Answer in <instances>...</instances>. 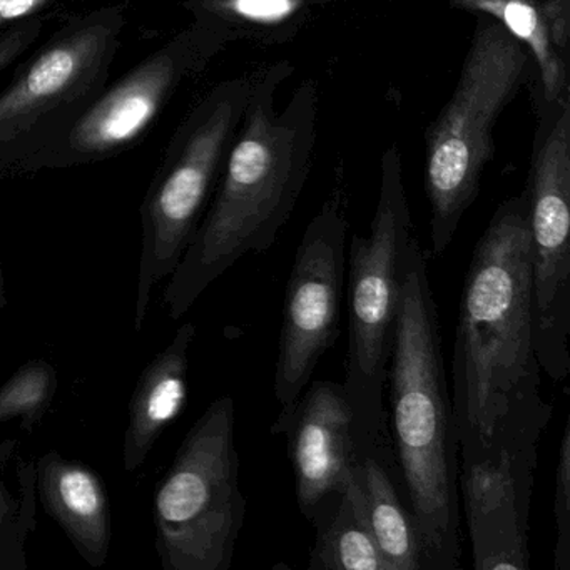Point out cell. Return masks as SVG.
I'll use <instances>...</instances> for the list:
<instances>
[{
	"label": "cell",
	"instance_id": "6",
	"mask_svg": "<svg viewBox=\"0 0 570 570\" xmlns=\"http://www.w3.org/2000/svg\"><path fill=\"white\" fill-rule=\"evenodd\" d=\"M233 396L216 399L186 433L156 487V552L165 570H228L246 517Z\"/></svg>",
	"mask_w": 570,
	"mask_h": 570
},
{
	"label": "cell",
	"instance_id": "12",
	"mask_svg": "<svg viewBox=\"0 0 570 570\" xmlns=\"http://www.w3.org/2000/svg\"><path fill=\"white\" fill-rule=\"evenodd\" d=\"M537 449L459 460L460 515L476 570L530 569V505Z\"/></svg>",
	"mask_w": 570,
	"mask_h": 570
},
{
	"label": "cell",
	"instance_id": "9",
	"mask_svg": "<svg viewBox=\"0 0 570 570\" xmlns=\"http://www.w3.org/2000/svg\"><path fill=\"white\" fill-rule=\"evenodd\" d=\"M222 46L195 24L179 32L115 85L106 86L58 141L22 166L19 176L95 165L132 148L183 82L205 69Z\"/></svg>",
	"mask_w": 570,
	"mask_h": 570
},
{
	"label": "cell",
	"instance_id": "11",
	"mask_svg": "<svg viewBox=\"0 0 570 570\" xmlns=\"http://www.w3.org/2000/svg\"><path fill=\"white\" fill-rule=\"evenodd\" d=\"M346 225L340 195L323 203L303 233L286 283L275 368L276 402L288 406L312 382L340 335L346 282Z\"/></svg>",
	"mask_w": 570,
	"mask_h": 570
},
{
	"label": "cell",
	"instance_id": "25",
	"mask_svg": "<svg viewBox=\"0 0 570 570\" xmlns=\"http://www.w3.org/2000/svg\"><path fill=\"white\" fill-rule=\"evenodd\" d=\"M16 446H18L16 440H8V442L0 443V469L8 466V463L11 462L16 453Z\"/></svg>",
	"mask_w": 570,
	"mask_h": 570
},
{
	"label": "cell",
	"instance_id": "5",
	"mask_svg": "<svg viewBox=\"0 0 570 570\" xmlns=\"http://www.w3.org/2000/svg\"><path fill=\"white\" fill-rule=\"evenodd\" d=\"M529 56L499 21L480 19L452 99L426 142L425 189L435 255L449 248L479 195L483 168L495 149L497 118L517 95Z\"/></svg>",
	"mask_w": 570,
	"mask_h": 570
},
{
	"label": "cell",
	"instance_id": "2",
	"mask_svg": "<svg viewBox=\"0 0 570 570\" xmlns=\"http://www.w3.org/2000/svg\"><path fill=\"white\" fill-rule=\"evenodd\" d=\"M288 71L279 65L253 78L215 198L163 295L173 320L239 259L268 252L298 203L315 151L318 92L315 82H302L288 105L276 108Z\"/></svg>",
	"mask_w": 570,
	"mask_h": 570
},
{
	"label": "cell",
	"instance_id": "23",
	"mask_svg": "<svg viewBox=\"0 0 570 570\" xmlns=\"http://www.w3.org/2000/svg\"><path fill=\"white\" fill-rule=\"evenodd\" d=\"M58 0H0V32L45 14Z\"/></svg>",
	"mask_w": 570,
	"mask_h": 570
},
{
	"label": "cell",
	"instance_id": "20",
	"mask_svg": "<svg viewBox=\"0 0 570 570\" xmlns=\"http://www.w3.org/2000/svg\"><path fill=\"white\" fill-rule=\"evenodd\" d=\"M58 386L56 370L45 360L26 363L0 386V423L21 420L32 430L48 412Z\"/></svg>",
	"mask_w": 570,
	"mask_h": 570
},
{
	"label": "cell",
	"instance_id": "3",
	"mask_svg": "<svg viewBox=\"0 0 570 570\" xmlns=\"http://www.w3.org/2000/svg\"><path fill=\"white\" fill-rule=\"evenodd\" d=\"M386 389L396 475L419 529L425 570L460 569L459 439L439 308L415 236L403 256L402 302Z\"/></svg>",
	"mask_w": 570,
	"mask_h": 570
},
{
	"label": "cell",
	"instance_id": "16",
	"mask_svg": "<svg viewBox=\"0 0 570 570\" xmlns=\"http://www.w3.org/2000/svg\"><path fill=\"white\" fill-rule=\"evenodd\" d=\"M355 473L386 570H425L422 540L403 497L392 445L358 453Z\"/></svg>",
	"mask_w": 570,
	"mask_h": 570
},
{
	"label": "cell",
	"instance_id": "17",
	"mask_svg": "<svg viewBox=\"0 0 570 570\" xmlns=\"http://www.w3.org/2000/svg\"><path fill=\"white\" fill-rule=\"evenodd\" d=\"M309 522L316 530L309 550V570H386L355 469L343 489L316 507Z\"/></svg>",
	"mask_w": 570,
	"mask_h": 570
},
{
	"label": "cell",
	"instance_id": "19",
	"mask_svg": "<svg viewBox=\"0 0 570 570\" xmlns=\"http://www.w3.org/2000/svg\"><path fill=\"white\" fill-rule=\"evenodd\" d=\"M4 470L0 469V569L24 570V547L36 527V462H19V499L9 492Z\"/></svg>",
	"mask_w": 570,
	"mask_h": 570
},
{
	"label": "cell",
	"instance_id": "1",
	"mask_svg": "<svg viewBox=\"0 0 570 570\" xmlns=\"http://www.w3.org/2000/svg\"><path fill=\"white\" fill-rule=\"evenodd\" d=\"M459 460L539 449L553 406L535 345L527 195L497 208L466 269L452 358Z\"/></svg>",
	"mask_w": 570,
	"mask_h": 570
},
{
	"label": "cell",
	"instance_id": "13",
	"mask_svg": "<svg viewBox=\"0 0 570 570\" xmlns=\"http://www.w3.org/2000/svg\"><path fill=\"white\" fill-rule=\"evenodd\" d=\"M272 433L285 435L296 502L312 520L316 507L343 489L355 469L352 410L342 383L309 382L292 405L279 410Z\"/></svg>",
	"mask_w": 570,
	"mask_h": 570
},
{
	"label": "cell",
	"instance_id": "22",
	"mask_svg": "<svg viewBox=\"0 0 570 570\" xmlns=\"http://www.w3.org/2000/svg\"><path fill=\"white\" fill-rule=\"evenodd\" d=\"M46 28H48V18L42 14L0 32V75L11 68L41 39Z\"/></svg>",
	"mask_w": 570,
	"mask_h": 570
},
{
	"label": "cell",
	"instance_id": "21",
	"mask_svg": "<svg viewBox=\"0 0 570 570\" xmlns=\"http://www.w3.org/2000/svg\"><path fill=\"white\" fill-rule=\"evenodd\" d=\"M556 500V550L553 567L556 570H570V422L563 426L562 439L557 459Z\"/></svg>",
	"mask_w": 570,
	"mask_h": 570
},
{
	"label": "cell",
	"instance_id": "18",
	"mask_svg": "<svg viewBox=\"0 0 570 570\" xmlns=\"http://www.w3.org/2000/svg\"><path fill=\"white\" fill-rule=\"evenodd\" d=\"M455 4L495 19L529 49L539 66L547 101L557 102L566 96V65L550 39L542 6L535 0H455Z\"/></svg>",
	"mask_w": 570,
	"mask_h": 570
},
{
	"label": "cell",
	"instance_id": "14",
	"mask_svg": "<svg viewBox=\"0 0 570 570\" xmlns=\"http://www.w3.org/2000/svg\"><path fill=\"white\" fill-rule=\"evenodd\" d=\"M36 490L79 556L95 569L105 566L111 549V505L101 476L49 450L36 462Z\"/></svg>",
	"mask_w": 570,
	"mask_h": 570
},
{
	"label": "cell",
	"instance_id": "15",
	"mask_svg": "<svg viewBox=\"0 0 570 570\" xmlns=\"http://www.w3.org/2000/svg\"><path fill=\"white\" fill-rule=\"evenodd\" d=\"M195 336V323H183L168 346L151 360L139 376L129 403L128 426L122 442L126 472H136L145 465L159 436L185 410L189 348Z\"/></svg>",
	"mask_w": 570,
	"mask_h": 570
},
{
	"label": "cell",
	"instance_id": "26",
	"mask_svg": "<svg viewBox=\"0 0 570 570\" xmlns=\"http://www.w3.org/2000/svg\"><path fill=\"white\" fill-rule=\"evenodd\" d=\"M4 273H2V263H0V308L4 306Z\"/></svg>",
	"mask_w": 570,
	"mask_h": 570
},
{
	"label": "cell",
	"instance_id": "10",
	"mask_svg": "<svg viewBox=\"0 0 570 570\" xmlns=\"http://www.w3.org/2000/svg\"><path fill=\"white\" fill-rule=\"evenodd\" d=\"M525 195L537 355L542 372L562 385L570 373V105L566 96L533 156Z\"/></svg>",
	"mask_w": 570,
	"mask_h": 570
},
{
	"label": "cell",
	"instance_id": "24",
	"mask_svg": "<svg viewBox=\"0 0 570 570\" xmlns=\"http://www.w3.org/2000/svg\"><path fill=\"white\" fill-rule=\"evenodd\" d=\"M542 11L553 46L557 51H566L569 42V0H547Z\"/></svg>",
	"mask_w": 570,
	"mask_h": 570
},
{
	"label": "cell",
	"instance_id": "7",
	"mask_svg": "<svg viewBox=\"0 0 570 570\" xmlns=\"http://www.w3.org/2000/svg\"><path fill=\"white\" fill-rule=\"evenodd\" d=\"M126 26V4L75 16L0 91V181L58 141L108 86Z\"/></svg>",
	"mask_w": 570,
	"mask_h": 570
},
{
	"label": "cell",
	"instance_id": "4",
	"mask_svg": "<svg viewBox=\"0 0 570 570\" xmlns=\"http://www.w3.org/2000/svg\"><path fill=\"white\" fill-rule=\"evenodd\" d=\"M412 228L402 158L392 146L382 159L370 233L353 236L346 248L348 350L342 385L352 410L356 455L392 445L386 379L402 302L403 256L413 238Z\"/></svg>",
	"mask_w": 570,
	"mask_h": 570
},
{
	"label": "cell",
	"instance_id": "8",
	"mask_svg": "<svg viewBox=\"0 0 570 570\" xmlns=\"http://www.w3.org/2000/svg\"><path fill=\"white\" fill-rule=\"evenodd\" d=\"M252 86L253 78H239L213 88L183 119L166 148L141 205L136 332L142 330L153 289L173 275L198 229Z\"/></svg>",
	"mask_w": 570,
	"mask_h": 570
}]
</instances>
